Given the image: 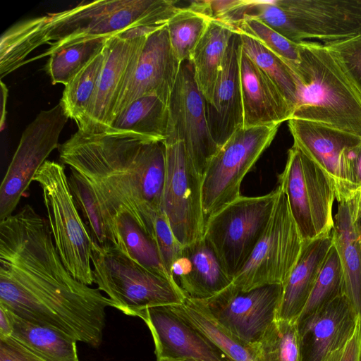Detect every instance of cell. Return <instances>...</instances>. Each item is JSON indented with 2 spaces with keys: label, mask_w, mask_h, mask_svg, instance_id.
<instances>
[{
  "label": "cell",
  "mask_w": 361,
  "mask_h": 361,
  "mask_svg": "<svg viewBox=\"0 0 361 361\" xmlns=\"http://www.w3.org/2000/svg\"><path fill=\"white\" fill-rule=\"evenodd\" d=\"M343 293V276L339 255L332 245L309 298L297 319L298 329Z\"/></svg>",
  "instance_id": "obj_33"
},
{
  "label": "cell",
  "mask_w": 361,
  "mask_h": 361,
  "mask_svg": "<svg viewBox=\"0 0 361 361\" xmlns=\"http://www.w3.org/2000/svg\"><path fill=\"white\" fill-rule=\"evenodd\" d=\"M359 317L341 295L298 328L301 361H321L353 336Z\"/></svg>",
  "instance_id": "obj_21"
},
{
  "label": "cell",
  "mask_w": 361,
  "mask_h": 361,
  "mask_svg": "<svg viewBox=\"0 0 361 361\" xmlns=\"http://www.w3.org/2000/svg\"><path fill=\"white\" fill-rule=\"evenodd\" d=\"M244 128L280 126L293 110L272 80L243 50L239 56Z\"/></svg>",
  "instance_id": "obj_22"
},
{
  "label": "cell",
  "mask_w": 361,
  "mask_h": 361,
  "mask_svg": "<svg viewBox=\"0 0 361 361\" xmlns=\"http://www.w3.org/2000/svg\"><path fill=\"white\" fill-rule=\"evenodd\" d=\"M279 127L240 128L220 147L202 176V207L206 219L241 195L243 178L271 145Z\"/></svg>",
  "instance_id": "obj_9"
},
{
  "label": "cell",
  "mask_w": 361,
  "mask_h": 361,
  "mask_svg": "<svg viewBox=\"0 0 361 361\" xmlns=\"http://www.w3.org/2000/svg\"><path fill=\"white\" fill-rule=\"evenodd\" d=\"M300 46L301 61L293 70L298 81V102L290 118L361 137L358 90L323 43L307 40Z\"/></svg>",
  "instance_id": "obj_4"
},
{
  "label": "cell",
  "mask_w": 361,
  "mask_h": 361,
  "mask_svg": "<svg viewBox=\"0 0 361 361\" xmlns=\"http://www.w3.org/2000/svg\"><path fill=\"white\" fill-rule=\"evenodd\" d=\"M69 119L59 102L41 111L22 133L0 186V221L13 214L32 179L56 148Z\"/></svg>",
  "instance_id": "obj_12"
},
{
  "label": "cell",
  "mask_w": 361,
  "mask_h": 361,
  "mask_svg": "<svg viewBox=\"0 0 361 361\" xmlns=\"http://www.w3.org/2000/svg\"><path fill=\"white\" fill-rule=\"evenodd\" d=\"M277 192L276 188L264 195H240L206 219L203 238L232 280L262 236Z\"/></svg>",
  "instance_id": "obj_8"
},
{
  "label": "cell",
  "mask_w": 361,
  "mask_h": 361,
  "mask_svg": "<svg viewBox=\"0 0 361 361\" xmlns=\"http://www.w3.org/2000/svg\"><path fill=\"white\" fill-rule=\"evenodd\" d=\"M241 47L248 57L272 80L293 111L298 102V78L290 67L257 39L240 34Z\"/></svg>",
  "instance_id": "obj_32"
},
{
  "label": "cell",
  "mask_w": 361,
  "mask_h": 361,
  "mask_svg": "<svg viewBox=\"0 0 361 361\" xmlns=\"http://www.w3.org/2000/svg\"><path fill=\"white\" fill-rule=\"evenodd\" d=\"M106 55V45L64 88L60 102L69 118L78 125L86 114L94 96Z\"/></svg>",
  "instance_id": "obj_34"
},
{
  "label": "cell",
  "mask_w": 361,
  "mask_h": 361,
  "mask_svg": "<svg viewBox=\"0 0 361 361\" xmlns=\"http://www.w3.org/2000/svg\"><path fill=\"white\" fill-rule=\"evenodd\" d=\"M257 344L263 361H301L296 322L275 319Z\"/></svg>",
  "instance_id": "obj_37"
},
{
  "label": "cell",
  "mask_w": 361,
  "mask_h": 361,
  "mask_svg": "<svg viewBox=\"0 0 361 361\" xmlns=\"http://www.w3.org/2000/svg\"><path fill=\"white\" fill-rule=\"evenodd\" d=\"M288 128L293 145L311 159L330 180L338 202L355 197L348 171L349 152L361 137L302 119L290 118Z\"/></svg>",
  "instance_id": "obj_17"
},
{
  "label": "cell",
  "mask_w": 361,
  "mask_h": 361,
  "mask_svg": "<svg viewBox=\"0 0 361 361\" xmlns=\"http://www.w3.org/2000/svg\"><path fill=\"white\" fill-rule=\"evenodd\" d=\"M154 240L162 263L171 276L172 266L180 256L183 246L174 235L166 216L162 210L155 219Z\"/></svg>",
  "instance_id": "obj_40"
},
{
  "label": "cell",
  "mask_w": 361,
  "mask_h": 361,
  "mask_svg": "<svg viewBox=\"0 0 361 361\" xmlns=\"http://www.w3.org/2000/svg\"><path fill=\"white\" fill-rule=\"evenodd\" d=\"M181 63L171 47L166 25L151 32L121 91L112 123L131 103L142 97L155 95L168 104Z\"/></svg>",
  "instance_id": "obj_18"
},
{
  "label": "cell",
  "mask_w": 361,
  "mask_h": 361,
  "mask_svg": "<svg viewBox=\"0 0 361 361\" xmlns=\"http://www.w3.org/2000/svg\"><path fill=\"white\" fill-rule=\"evenodd\" d=\"M331 231L343 276V293L361 319V209L355 200L338 202Z\"/></svg>",
  "instance_id": "obj_24"
},
{
  "label": "cell",
  "mask_w": 361,
  "mask_h": 361,
  "mask_svg": "<svg viewBox=\"0 0 361 361\" xmlns=\"http://www.w3.org/2000/svg\"><path fill=\"white\" fill-rule=\"evenodd\" d=\"M278 180L303 242L330 235L334 226L336 194L323 171L293 145Z\"/></svg>",
  "instance_id": "obj_10"
},
{
  "label": "cell",
  "mask_w": 361,
  "mask_h": 361,
  "mask_svg": "<svg viewBox=\"0 0 361 361\" xmlns=\"http://www.w3.org/2000/svg\"><path fill=\"white\" fill-rule=\"evenodd\" d=\"M13 331L10 312L0 305V338L11 336Z\"/></svg>",
  "instance_id": "obj_44"
},
{
  "label": "cell",
  "mask_w": 361,
  "mask_h": 361,
  "mask_svg": "<svg viewBox=\"0 0 361 361\" xmlns=\"http://www.w3.org/2000/svg\"><path fill=\"white\" fill-rule=\"evenodd\" d=\"M233 30L238 34L248 35L259 41L286 62L292 70L301 61L300 42L289 40L255 18L243 16L235 25Z\"/></svg>",
  "instance_id": "obj_38"
},
{
  "label": "cell",
  "mask_w": 361,
  "mask_h": 361,
  "mask_svg": "<svg viewBox=\"0 0 361 361\" xmlns=\"http://www.w3.org/2000/svg\"><path fill=\"white\" fill-rule=\"evenodd\" d=\"M348 171L355 196H361V142L349 152Z\"/></svg>",
  "instance_id": "obj_43"
},
{
  "label": "cell",
  "mask_w": 361,
  "mask_h": 361,
  "mask_svg": "<svg viewBox=\"0 0 361 361\" xmlns=\"http://www.w3.org/2000/svg\"><path fill=\"white\" fill-rule=\"evenodd\" d=\"M114 230L117 247L123 252L146 269L173 279L162 263L154 239L128 212L116 216Z\"/></svg>",
  "instance_id": "obj_30"
},
{
  "label": "cell",
  "mask_w": 361,
  "mask_h": 361,
  "mask_svg": "<svg viewBox=\"0 0 361 361\" xmlns=\"http://www.w3.org/2000/svg\"><path fill=\"white\" fill-rule=\"evenodd\" d=\"M164 25L137 27L108 39L105 62L78 130L92 134L107 130L121 91L137 63L147 35Z\"/></svg>",
  "instance_id": "obj_13"
},
{
  "label": "cell",
  "mask_w": 361,
  "mask_h": 361,
  "mask_svg": "<svg viewBox=\"0 0 361 361\" xmlns=\"http://www.w3.org/2000/svg\"><path fill=\"white\" fill-rule=\"evenodd\" d=\"M107 37H101L76 43L51 54L46 70L52 84L65 86L85 67L106 45Z\"/></svg>",
  "instance_id": "obj_35"
},
{
  "label": "cell",
  "mask_w": 361,
  "mask_h": 361,
  "mask_svg": "<svg viewBox=\"0 0 361 361\" xmlns=\"http://www.w3.org/2000/svg\"><path fill=\"white\" fill-rule=\"evenodd\" d=\"M32 180L42 189L47 221L63 264L75 279L92 285V240L87 226L79 215L63 166L47 160Z\"/></svg>",
  "instance_id": "obj_6"
},
{
  "label": "cell",
  "mask_w": 361,
  "mask_h": 361,
  "mask_svg": "<svg viewBox=\"0 0 361 361\" xmlns=\"http://www.w3.org/2000/svg\"><path fill=\"white\" fill-rule=\"evenodd\" d=\"M171 0H99L16 23L1 37V78L63 47L137 27L166 25L178 10Z\"/></svg>",
  "instance_id": "obj_3"
},
{
  "label": "cell",
  "mask_w": 361,
  "mask_h": 361,
  "mask_svg": "<svg viewBox=\"0 0 361 361\" xmlns=\"http://www.w3.org/2000/svg\"><path fill=\"white\" fill-rule=\"evenodd\" d=\"M332 245L331 233L303 242L300 257L283 285L276 319L297 322Z\"/></svg>",
  "instance_id": "obj_25"
},
{
  "label": "cell",
  "mask_w": 361,
  "mask_h": 361,
  "mask_svg": "<svg viewBox=\"0 0 361 361\" xmlns=\"http://www.w3.org/2000/svg\"><path fill=\"white\" fill-rule=\"evenodd\" d=\"M171 307L228 361H263L258 344L247 343L232 334L213 317L203 300L185 297L181 304Z\"/></svg>",
  "instance_id": "obj_26"
},
{
  "label": "cell",
  "mask_w": 361,
  "mask_h": 361,
  "mask_svg": "<svg viewBox=\"0 0 361 361\" xmlns=\"http://www.w3.org/2000/svg\"><path fill=\"white\" fill-rule=\"evenodd\" d=\"M267 225L250 257L233 277L231 286L242 292L286 281L295 265L303 240L279 185Z\"/></svg>",
  "instance_id": "obj_7"
},
{
  "label": "cell",
  "mask_w": 361,
  "mask_h": 361,
  "mask_svg": "<svg viewBox=\"0 0 361 361\" xmlns=\"http://www.w3.org/2000/svg\"><path fill=\"white\" fill-rule=\"evenodd\" d=\"M235 32L227 25L211 19L192 54L190 60L206 104L212 102L229 41Z\"/></svg>",
  "instance_id": "obj_28"
},
{
  "label": "cell",
  "mask_w": 361,
  "mask_h": 361,
  "mask_svg": "<svg viewBox=\"0 0 361 361\" xmlns=\"http://www.w3.org/2000/svg\"><path fill=\"white\" fill-rule=\"evenodd\" d=\"M361 345V319L357 324L354 334L342 347L329 353L321 361H359Z\"/></svg>",
  "instance_id": "obj_42"
},
{
  "label": "cell",
  "mask_w": 361,
  "mask_h": 361,
  "mask_svg": "<svg viewBox=\"0 0 361 361\" xmlns=\"http://www.w3.org/2000/svg\"><path fill=\"white\" fill-rule=\"evenodd\" d=\"M171 274L186 297L197 300L208 299L232 283L204 238L183 246Z\"/></svg>",
  "instance_id": "obj_23"
},
{
  "label": "cell",
  "mask_w": 361,
  "mask_h": 361,
  "mask_svg": "<svg viewBox=\"0 0 361 361\" xmlns=\"http://www.w3.org/2000/svg\"><path fill=\"white\" fill-rule=\"evenodd\" d=\"M8 89L6 85L1 81V117H0V126L1 129L2 130L4 123L6 121V100L8 97Z\"/></svg>",
  "instance_id": "obj_45"
},
{
  "label": "cell",
  "mask_w": 361,
  "mask_h": 361,
  "mask_svg": "<svg viewBox=\"0 0 361 361\" xmlns=\"http://www.w3.org/2000/svg\"><path fill=\"white\" fill-rule=\"evenodd\" d=\"M91 263L97 288L125 314L137 317L148 307L180 305L186 297L175 280L146 269L116 246L92 241Z\"/></svg>",
  "instance_id": "obj_5"
},
{
  "label": "cell",
  "mask_w": 361,
  "mask_h": 361,
  "mask_svg": "<svg viewBox=\"0 0 361 361\" xmlns=\"http://www.w3.org/2000/svg\"><path fill=\"white\" fill-rule=\"evenodd\" d=\"M169 126L168 104L158 97L149 95L131 103L104 133L129 134L164 142L169 133Z\"/></svg>",
  "instance_id": "obj_27"
},
{
  "label": "cell",
  "mask_w": 361,
  "mask_h": 361,
  "mask_svg": "<svg viewBox=\"0 0 361 361\" xmlns=\"http://www.w3.org/2000/svg\"><path fill=\"white\" fill-rule=\"evenodd\" d=\"M210 18L190 4L180 7L166 24L171 47L180 62L190 60Z\"/></svg>",
  "instance_id": "obj_36"
},
{
  "label": "cell",
  "mask_w": 361,
  "mask_h": 361,
  "mask_svg": "<svg viewBox=\"0 0 361 361\" xmlns=\"http://www.w3.org/2000/svg\"><path fill=\"white\" fill-rule=\"evenodd\" d=\"M68 185L78 208L81 211L92 240L101 247L116 246L117 242L92 185L71 169Z\"/></svg>",
  "instance_id": "obj_31"
},
{
  "label": "cell",
  "mask_w": 361,
  "mask_h": 361,
  "mask_svg": "<svg viewBox=\"0 0 361 361\" xmlns=\"http://www.w3.org/2000/svg\"><path fill=\"white\" fill-rule=\"evenodd\" d=\"M137 317L150 330L157 360L193 357L204 361H228L216 348L178 317L171 305L146 308Z\"/></svg>",
  "instance_id": "obj_19"
},
{
  "label": "cell",
  "mask_w": 361,
  "mask_h": 361,
  "mask_svg": "<svg viewBox=\"0 0 361 361\" xmlns=\"http://www.w3.org/2000/svg\"><path fill=\"white\" fill-rule=\"evenodd\" d=\"M359 361H361V345H360V350Z\"/></svg>",
  "instance_id": "obj_47"
},
{
  "label": "cell",
  "mask_w": 361,
  "mask_h": 361,
  "mask_svg": "<svg viewBox=\"0 0 361 361\" xmlns=\"http://www.w3.org/2000/svg\"><path fill=\"white\" fill-rule=\"evenodd\" d=\"M166 162L161 209L183 245L204 236L206 217L202 207V176L181 141H164Z\"/></svg>",
  "instance_id": "obj_11"
},
{
  "label": "cell",
  "mask_w": 361,
  "mask_h": 361,
  "mask_svg": "<svg viewBox=\"0 0 361 361\" xmlns=\"http://www.w3.org/2000/svg\"><path fill=\"white\" fill-rule=\"evenodd\" d=\"M282 9L285 37L323 44L361 34V0H275Z\"/></svg>",
  "instance_id": "obj_15"
},
{
  "label": "cell",
  "mask_w": 361,
  "mask_h": 361,
  "mask_svg": "<svg viewBox=\"0 0 361 361\" xmlns=\"http://www.w3.org/2000/svg\"><path fill=\"white\" fill-rule=\"evenodd\" d=\"M168 106L169 126L164 141L183 142L197 171L203 176L219 147L211 135L205 99L196 82L190 60L181 63Z\"/></svg>",
  "instance_id": "obj_14"
},
{
  "label": "cell",
  "mask_w": 361,
  "mask_h": 361,
  "mask_svg": "<svg viewBox=\"0 0 361 361\" xmlns=\"http://www.w3.org/2000/svg\"><path fill=\"white\" fill-rule=\"evenodd\" d=\"M157 361H204L193 357H182V358H161Z\"/></svg>",
  "instance_id": "obj_46"
},
{
  "label": "cell",
  "mask_w": 361,
  "mask_h": 361,
  "mask_svg": "<svg viewBox=\"0 0 361 361\" xmlns=\"http://www.w3.org/2000/svg\"><path fill=\"white\" fill-rule=\"evenodd\" d=\"M283 285L272 284L242 292L229 285L202 300L213 317L241 341L257 344L276 319Z\"/></svg>",
  "instance_id": "obj_16"
},
{
  "label": "cell",
  "mask_w": 361,
  "mask_h": 361,
  "mask_svg": "<svg viewBox=\"0 0 361 361\" xmlns=\"http://www.w3.org/2000/svg\"><path fill=\"white\" fill-rule=\"evenodd\" d=\"M0 305L32 323L93 347L111 300L63 264L48 221L30 204L0 221Z\"/></svg>",
  "instance_id": "obj_1"
},
{
  "label": "cell",
  "mask_w": 361,
  "mask_h": 361,
  "mask_svg": "<svg viewBox=\"0 0 361 361\" xmlns=\"http://www.w3.org/2000/svg\"><path fill=\"white\" fill-rule=\"evenodd\" d=\"M10 313L11 336L37 356L45 361H79L76 341L53 329Z\"/></svg>",
  "instance_id": "obj_29"
},
{
  "label": "cell",
  "mask_w": 361,
  "mask_h": 361,
  "mask_svg": "<svg viewBox=\"0 0 361 361\" xmlns=\"http://www.w3.org/2000/svg\"><path fill=\"white\" fill-rule=\"evenodd\" d=\"M324 44L361 94V34Z\"/></svg>",
  "instance_id": "obj_39"
},
{
  "label": "cell",
  "mask_w": 361,
  "mask_h": 361,
  "mask_svg": "<svg viewBox=\"0 0 361 361\" xmlns=\"http://www.w3.org/2000/svg\"><path fill=\"white\" fill-rule=\"evenodd\" d=\"M0 361H45L13 336L0 338Z\"/></svg>",
  "instance_id": "obj_41"
},
{
  "label": "cell",
  "mask_w": 361,
  "mask_h": 361,
  "mask_svg": "<svg viewBox=\"0 0 361 361\" xmlns=\"http://www.w3.org/2000/svg\"><path fill=\"white\" fill-rule=\"evenodd\" d=\"M240 34L231 37L215 85L212 102L205 103L211 135L221 147L238 130L244 128L239 56Z\"/></svg>",
  "instance_id": "obj_20"
},
{
  "label": "cell",
  "mask_w": 361,
  "mask_h": 361,
  "mask_svg": "<svg viewBox=\"0 0 361 361\" xmlns=\"http://www.w3.org/2000/svg\"><path fill=\"white\" fill-rule=\"evenodd\" d=\"M59 148L61 163L93 188L115 237L114 219L125 211L154 239L155 219L162 210L166 162L163 142L78 130Z\"/></svg>",
  "instance_id": "obj_2"
}]
</instances>
